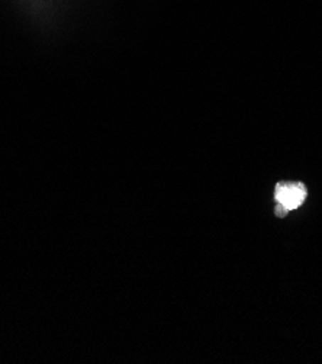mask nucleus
Returning <instances> with one entry per match:
<instances>
[{"mask_svg": "<svg viewBox=\"0 0 322 364\" xmlns=\"http://www.w3.org/2000/svg\"><path fill=\"white\" fill-rule=\"evenodd\" d=\"M308 191L301 181H280L274 188V213L284 216L288 212L298 209L304 205Z\"/></svg>", "mask_w": 322, "mask_h": 364, "instance_id": "1", "label": "nucleus"}]
</instances>
